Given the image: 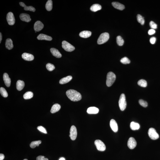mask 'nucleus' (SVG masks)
I'll return each instance as SVG.
<instances>
[{
  "instance_id": "44",
  "label": "nucleus",
  "mask_w": 160,
  "mask_h": 160,
  "mask_svg": "<svg viewBox=\"0 0 160 160\" xmlns=\"http://www.w3.org/2000/svg\"><path fill=\"white\" fill-rule=\"evenodd\" d=\"M2 39V35L1 33H0V43H1Z\"/></svg>"
},
{
  "instance_id": "28",
  "label": "nucleus",
  "mask_w": 160,
  "mask_h": 160,
  "mask_svg": "<svg viewBox=\"0 0 160 160\" xmlns=\"http://www.w3.org/2000/svg\"><path fill=\"white\" fill-rule=\"evenodd\" d=\"M45 8L48 11H50L53 8V2L51 0H48L46 3Z\"/></svg>"
},
{
  "instance_id": "14",
  "label": "nucleus",
  "mask_w": 160,
  "mask_h": 160,
  "mask_svg": "<svg viewBox=\"0 0 160 160\" xmlns=\"http://www.w3.org/2000/svg\"><path fill=\"white\" fill-rule=\"evenodd\" d=\"M23 59L27 61H32L34 59V57L30 53H24L22 55Z\"/></svg>"
},
{
  "instance_id": "31",
  "label": "nucleus",
  "mask_w": 160,
  "mask_h": 160,
  "mask_svg": "<svg viewBox=\"0 0 160 160\" xmlns=\"http://www.w3.org/2000/svg\"><path fill=\"white\" fill-rule=\"evenodd\" d=\"M138 84L141 87H146L147 86V82L146 80L144 79L139 80L138 82Z\"/></svg>"
},
{
  "instance_id": "30",
  "label": "nucleus",
  "mask_w": 160,
  "mask_h": 160,
  "mask_svg": "<svg viewBox=\"0 0 160 160\" xmlns=\"http://www.w3.org/2000/svg\"><path fill=\"white\" fill-rule=\"evenodd\" d=\"M41 142L42 141L40 140L32 141L30 144V147L32 148H34L36 146H39L40 144H41Z\"/></svg>"
},
{
  "instance_id": "39",
  "label": "nucleus",
  "mask_w": 160,
  "mask_h": 160,
  "mask_svg": "<svg viewBox=\"0 0 160 160\" xmlns=\"http://www.w3.org/2000/svg\"><path fill=\"white\" fill-rule=\"evenodd\" d=\"M37 129L40 131L42 132V133H45V134H47V131L45 128L42 126H39L37 127Z\"/></svg>"
},
{
  "instance_id": "15",
  "label": "nucleus",
  "mask_w": 160,
  "mask_h": 160,
  "mask_svg": "<svg viewBox=\"0 0 160 160\" xmlns=\"http://www.w3.org/2000/svg\"><path fill=\"white\" fill-rule=\"evenodd\" d=\"M3 79L5 84L7 87L10 86L11 84V80L9 78L8 74L5 73L3 75Z\"/></svg>"
},
{
  "instance_id": "27",
  "label": "nucleus",
  "mask_w": 160,
  "mask_h": 160,
  "mask_svg": "<svg viewBox=\"0 0 160 160\" xmlns=\"http://www.w3.org/2000/svg\"><path fill=\"white\" fill-rule=\"evenodd\" d=\"M140 125L139 123L132 122H131L130 128L132 130H139L140 128Z\"/></svg>"
},
{
  "instance_id": "16",
  "label": "nucleus",
  "mask_w": 160,
  "mask_h": 160,
  "mask_svg": "<svg viewBox=\"0 0 160 160\" xmlns=\"http://www.w3.org/2000/svg\"><path fill=\"white\" fill-rule=\"evenodd\" d=\"M37 39L39 40H46L51 41L52 40L51 37L44 34H40L37 37Z\"/></svg>"
},
{
  "instance_id": "21",
  "label": "nucleus",
  "mask_w": 160,
  "mask_h": 160,
  "mask_svg": "<svg viewBox=\"0 0 160 160\" xmlns=\"http://www.w3.org/2000/svg\"><path fill=\"white\" fill-rule=\"evenodd\" d=\"M92 33L91 31H84L80 32L79 34L80 37L84 38H87L91 36Z\"/></svg>"
},
{
  "instance_id": "1",
  "label": "nucleus",
  "mask_w": 160,
  "mask_h": 160,
  "mask_svg": "<svg viewBox=\"0 0 160 160\" xmlns=\"http://www.w3.org/2000/svg\"><path fill=\"white\" fill-rule=\"evenodd\" d=\"M66 94L68 97L72 101H78L82 99L80 93L74 90L70 89L67 90Z\"/></svg>"
},
{
  "instance_id": "11",
  "label": "nucleus",
  "mask_w": 160,
  "mask_h": 160,
  "mask_svg": "<svg viewBox=\"0 0 160 160\" xmlns=\"http://www.w3.org/2000/svg\"><path fill=\"white\" fill-rule=\"evenodd\" d=\"M44 26L43 24L40 21H37L35 23L34 25V29L35 31L38 32L43 29Z\"/></svg>"
},
{
  "instance_id": "7",
  "label": "nucleus",
  "mask_w": 160,
  "mask_h": 160,
  "mask_svg": "<svg viewBox=\"0 0 160 160\" xmlns=\"http://www.w3.org/2000/svg\"><path fill=\"white\" fill-rule=\"evenodd\" d=\"M95 144L97 150L100 151H105L106 150V146L103 142L100 140H96Z\"/></svg>"
},
{
  "instance_id": "20",
  "label": "nucleus",
  "mask_w": 160,
  "mask_h": 160,
  "mask_svg": "<svg viewBox=\"0 0 160 160\" xmlns=\"http://www.w3.org/2000/svg\"><path fill=\"white\" fill-rule=\"evenodd\" d=\"M5 47L7 49L10 50L13 48V41L10 39H7L5 42Z\"/></svg>"
},
{
  "instance_id": "18",
  "label": "nucleus",
  "mask_w": 160,
  "mask_h": 160,
  "mask_svg": "<svg viewBox=\"0 0 160 160\" xmlns=\"http://www.w3.org/2000/svg\"><path fill=\"white\" fill-rule=\"evenodd\" d=\"M112 5L115 8L120 10H123L125 8V7L124 5L117 2H112Z\"/></svg>"
},
{
  "instance_id": "5",
  "label": "nucleus",
  "mask_w": 160,
  "mask_h": 160,
  "mask_svg": "<svg viewBox=\"0 0 160 160\" xmlns=\"http://www.w3.org/2000/svg\"><path fill=\"white\" fill-rule=\"evenodd\" d=\"M148 134L152 140H156L159 138V135L158 133L153 128H150L149 129Z\"/></svg>"
},
{
  "instance_id": "38",
  "label": "nucleus",
  "mask_w": 160,
  "mask_h": 160,
  "mask_svg": "<svg viewBox=\"0 0 160 160\" xmlns=\"http://www.w3.org/2000/svg\"><path fill=\"white\" fill-rule=\"evenodd\" d=\"M150 25L151 29H156L157 28V25L153 21H151L150 23Z\"/></svg>"
},
{
  "instance_id": "40",
  "label": "nucleus",
  "mask_w": 160,
  "mask_h": 160,
  "mask_svg": "<svg viewBox=\"0 0 160 160\" xmlns=\"http://www.w3.org/2000/svg\"><path fill=\"white\" fill-rule=\"evenodd\" d=\"M37 160H48V158H45L44 156H39L37 157Z\"/></svg>"
},
{
  "instance_id": "43",
  "label": "nucleus",
  "mask_w": 160,
  "mask_h": 160,
  "mask_svg": "<svg viewBox=\"0 0 160 160\" xmlns=\"http://www.w3.org/2000/svg\"><path fill=\"white\" fill-rule=\"evenodd\" d=\"M5 158L4 155L2 154H0V160H3Z\"/></svg>"
},
{
  "instance_id": "22",
  "label": "nucleus",
  "mask_w": 160,
  "mask_h": 160,
  "mask_svg": "<svg viewBox=\"0 0 160 160\" xmlns=\"http://www.w3.org/2000/svg\"><path fill=\"white\" fill-rule=\"evenodd\" d=\"M99 111V109L95 107H91L88 108L87 110V112L89 114H97Z\"/></svg>"
},
{
  "instance_id": "45",
  "label": "nucleus",
  "mask_w": 160,
  "mask_h": 160,
  "mask_svg": "<svg viewBox=\"0 0 160 160\" xmlns=\"http://www.w3.org/2000/svg\"><path fill=\"white\" fill-rule=\"evenodd\" d=\"M59 160H65V158H64V157H61L60 159H59Z\"/></svg>"
},
{
  "instance_id": "24",
  "label": "nucleus",
  "mask_w": 160,
  "mask_h": 160,
  "mask_svg": "<svg viewBox=\"0 0 160 160\" xmlns=\"http://www.w3.org/2000/svg\"><path fill=\"white\" fill-rule=\"evenodd\" d=\"M72 77L71 76H69L61 79L59 81V83L60 84H64L68 83L72 79Z\"/></svg>"
},
{
  "instance_id": "29",
  "label": "nucleus",
  "mask_w": 160,
  "mask_h": 160,
  "mask_svg": "<svg viewBox=\"0 0 160 160\" xmlns=\"http://www.w3.org/2000/svg\"><path fill=\"white\" fill-rule=\"evenodd\" d=\"M33 96V93L31 92L28 91L26 92L24 94L23 97L25 99H31Z\"/></svg>"
},
{
  "instance_id": "46",
  "label": "nucleus",
  "mask_w": 160,
  "mask_h": 160,
  "mask_svg": "<svg viewBox=\"0 0 160 160\" xmlns=\"http://www.w3.org/2000/svg\"><path fill=\"white\" fill-rule=\"evenodd\" d=\"M28 160L27 159H25L24 160Z\"/></svg>"
},
{
  "instance_id": "35",
  "label": "nucleus",
  "mask_w": 160,
  "mask_h": 160,
  "mask_svg": "<svg viewBox=\"0 0 160 160\" xmlns=\"http://www.w3.org/2000/svg\"><path fill=\"white\" fill-rule=\"evenodd\" d=\"M46 67L47 70L50 71H52L54 70L55 69V66L54 65L51 64L49 63L47 64L46 65Z\"/></svg>"
},
{
  "instance_id": "10",
  "label": "nucleus",
  "mask_w": 160,
  "mask_h": 160,
  "mask_svg": "<svg viewBox=\"0 0 160 160\" xmlns=\"http://www.w3.org/2000/svg\"><path fill=\"white\" fill-rule=\"evenodd\" d=\"M128 146L129 149H133L136 146L137 143L135 139L133 137H130L128 141Z\"/></svg>"
},
{
  "instance_id": "9",
  "label": "nucleus",
  "mask_w": 160,
  "mask_h": 160,
  "mask_svg": "<svg viewBox=\"0 0 160 160\" xmlns=\"http://www.w3.org/2000/svg\"><path fill=\"white\" fill-rule=\"evenodd\" d=\"M77 130L75 126H71L70 131V135L69 136L71 140H75L77 138Z\"/></svg>"
},
{
  "instance_id": "37",
  "label": "nucleus",
  "mask_w": 160,
  "mask_h": 160,
  "mask_svg": "<svg viewBox=\"0 0 160 160\" xmlns=\"http://www.w3.org/2000/svg\"><path fill=\"white\" fill-rule=\"evenodd\" d=\"M139 104L141 106L144 107H146L148 106L147 103L142 99H140L139 100Z\"/></svg>"
},
{
  "instance_id": "4",
  "label": "nucleus",
  "mask_w": 160,
  "mask_h": 160,
  "mask_svg": "<svg viewBox=\"0 0 160 160\" xmlns=\"http://www.w3.org/2000/svg\"><path fill=\"white\" fill-rule=\"evenodd\" d=\"M110 38V35L107 32L101 34L99 36L97 40V43L101 45L107 42Z\"/></svg>"
},
{
  "instance_id": "12",
  "label": "nucleus",
  "mask_w": 160,
  "mask_h": 160,
  "mask_svg": "<svg viewBox=\"0 0 160 160\" xmlns=\"http://www.w3.org/2000/svg\"><path fill=\"white\" fill-rule=\"evenodd\" d=\"M110 126L111 129L115 133L117 132L118 130V127L117 123L115 120L111 119L110 121Z\"/></svg>"
},
{
  "instance_id": "13",
  "label": "nucleus",
  "mask_w": 160,
  "mask_h": 160,
  "mask_svg": "<svg viewBox=\"0 0 160 160\" xmlns=\"http://www.w3.org/2000/svg\"><path fill=\"white\" fill-rule=\"evenodd\" d=\"M20 18L22 21L27 22H30L31 20L30 15L26 13H21L20 15Z\"/></svg>"
},
{
  "instance_id": "2",
  "label": "nucleus",
  "mask_w": 160,
  "mask_h": 160,
  "mask_svg": "<svg viewBox=\"0 0 160 160\" xmlns=\"http://www.w3.org/2000/svg\"><path fill=\"white\" fill-rule=\"evenodd\" d=\"M116 76L112 72L108 73L107 75L106 85L108 87L111 86L115 80Z\"/></svg>"
},
{
  "instance_id": "47",
  "label": "nucleus",
  "mask_w": 160,
  "mask_h": 160,
  "mask_svg": "<svg viewBox=\"0 0 160 160\" xmlns=\"http://www.w3.org/2000/svg\"><path fill=\"white\" fill-rule=\"evenodd\" d=\"M35 32L36 33V32H37V31H35Z\"/></svg>"
},
{
  "instance_id": "19",
  "label": "nucleus",
  "mask_w": 160,
  "mask_h": 160,
  "mask_svg": "<svg viewBox=\"0 0 160 160\" xmlns=\"http://www.w3.org/2000/svg\"><path fill=\"white\" fill-rule=\"evenodd\" d=\"M20 6L21 7H24V9L26 11H30L35 12V11L36 10L35 8H34L32 6H27L23 2H20L19 3Z\"/></svg>"
},
{
  "instance_id": "17",
  "label": "nucleus",
  "mask_w": 160,
  "mask_h": 160,
  "mask_svg": "<svg viewBox=\"0 0 160 160\" xmlns=\"http://www.w3.org/2000/svg\"><path fill=\"white\" fill-rule=\"evenodd\" d=\"M51 52L54 56L57 58H60L62 57V55L57 49L55 48H52L50 49Z\"/></svg>"
},
{
  "instance_id": "32",
  "label": "nucleus",
  "mask_w": 160,
  "mask_h": 160,
  "mask_svg": "<svg viewBox=\"0 0 160 160\" xmlns=\"http://www.w3.org/2000/svg\"><path fill=\"white\" fill-rule=\"evenodd\" d=\"M117 45L120 46L123 45L124 43V40L120 36H118L116 38Z\"/></svg>"
},
{
  "instance_id": "41",
  "label": "nucleus",
  "mask_w": 160,
  "mask_h": 160,
  "mask_svg": "<svg viewBox=\"0 0 160 160\" xmlns=\"http://www.w3.org/2000/svg\"><path fill=\"white\" fill-rule=\"evenodd\" d=\"M156 41V38L155 37H151L150 39V42L151 44H154L155 42Z\"/></svg>"
},
{
  "instance_id": "3",
  "label": "nucleus",
  "mask_w": 160,
  "mask_h": 160,
  "mask_svg": "<svg viewBox=\"0 0 160 160\" xmlns=\"http://www.w3.org/2000/svg\"><path fill=\"white\" fill-rule=\"evenodd\" d=\"M119 105L120 110L123 111L125 109L126 107L127 103L126 101L125 96L124 93H122L120 96Z\"/></svg>"
},
{
  "instance_id": "6",
  "label": "nucleus",
  "mask_w": 160,
  "mask_h": 160,
  "mask_svg": "<svg viewBox=\"0 0 160 160\" xmlns=\"http://www.w3.org/2000/svg\"><path fill=\"white\" fill-rule=\"evenodd\" d=\"M62 47L67 52H72L75 49L74 46L65 41H63L62 42Z\"/></svg>"
},
{
  "instance_id": "25",
  "label": "nucleus",
  "mask_w": 160,
  "mask_h": 160,
  "mask_svg": "<svg viewBox=\"0 0 160 160\" xmlns=\"http://www.w3.org/2000/svg\"><path fill=\"white\" fill-rule=\"evenodd\" d=\"M61 106L59 104H56L53 105L50 110V112L52 113H54L60 110Z\"/></svg>"
},
{
  "instance_id": "23",
  "label": "nucleus",
  "mask_w": 160,
  "mask_h": 160,
  "mask_svg": "<svg viewBox=\"0 0 160 160\" xmlns=\"http://www.w3.org/2000/svg\"><path fill=\"white\" fill-rule=\"evenodd\" d=\"M25 86V82L23 81L19 80L16 82V87L17 90L20 91L23 89Z\"/></svg>"
},
{
  "instance_id": "33",
  "label": "nucleus",
  "mask_w": 160,
  "mask_h": 160,
  "mask_svg": "<svg viewBox=\"0 0 160 160\" xmlns=\"http://www.w3.org/2000/svg\"><path fill=\"white\" fill-rule=\"evenodd\" d=\"M137 20L139 23L142 25H144L145 24V20L144 18L140 14H138L137 15Z\"/></svg>"
},
{
  "instance_id": "42",
  "label": "nucleus",
  "mask_w": 160,
  "mask_h": 160,
  "mask_svg": "<svg viewBox=\"0 0 160 160\" xmlns=\"http://www.w3.org/2000/svg\"><path fill=\"white\" fill-rule=\"evenodd\" d=\"M155 33V31L154 29H151L149 30L148 32V33L149 35H151L154 34Z\"/></svg>"
},
{
  "instance_id": "34",
  "label": "nucleus",
  "mask_w": 160,
  "mask_h": 160,
  "mask_svg": "<svg viewBox=\"0 0 160 160\" xmlns=\"http://www.w3.org/2000/svg\"><path fill=\"white\" fill-rule=\"evenodd\" d=\"M0 93L1 95L4 97L6 98L8 96V93L4 88L1 87L0 88Z\"/></svg>"
},
{
  "instance_id": "26",
  "label": "nucleus",
  "mask_w": 160,
  "mask_h": 160,
  "mask_svg": "<svg viewBox=\"0 0 160 160\" xmlns=\"http://www.w3.org/2000/svg\"><path fill=\"white\" fill-rule=\"evenodd\" d=\"M101 9V6L99 4H94L90 8V10L93 12H96Z\"/></svg>"
},
{
  "instance_id": "36",
  "label": "nucleus",
  "mask_w": 160,
  "mask_h": 160,
  "mask_svg": "<svg viewBox=\"0 0 160 160\" xmlns=\"http://www.w3.org/2000/svg\"><path fill=\"white\" fill-rule=\"evenodd\" d=\"M121 62L124 64H127L130 63V61L129 59L127 57H124L120 60Z\"/></svg>"
},
{
  "instance_id": "8",
  "label": "nucleus",
  "mask_w": 160,
  "mask_h": 160,
  "mask_svg": "<svg viewBox=\"0 0 160 160\" xmlns=\"http://www.w3.org/2000/svg\"><path fill=\"white\" fill-rule=\"evenodd\" d=\"M7 20L8 24L10 25H13L15 23V19L13 13L10 12L7 14Z\"/></svg>"
}]
</instances>
